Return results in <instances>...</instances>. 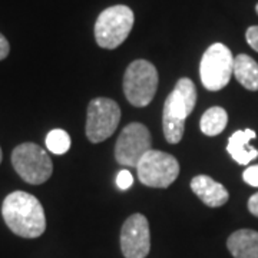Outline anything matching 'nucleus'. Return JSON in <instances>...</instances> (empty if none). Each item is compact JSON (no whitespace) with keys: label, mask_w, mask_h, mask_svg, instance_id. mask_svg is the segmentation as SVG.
Returning <instances> with one entry per match:
<instances>
[{"label":"nucleus","mask_w":258,"mask_h":258,"mask_svg":"<svg viewBox=\"0 0 258 258\" xmlns=\"http://www.w3.org/2000/svg\"><path fill=\"white\" fill-rule=\"evenodd\" d=\"M2 215L10 231L22 238H37L46 230L42 204L35 195L25 191H15L5 198Z\"/></svg>","instance_id":"nucleus-1"},{"label":"nucleus","mask_w":258,"mask_h":258,"mask_svg":"<svg viewBox=\"0 0 258 258\" xmlns=\"http://www.w3.org/2000/svg\"><path fill=\"white\" fill-rule=\"evenodd\" d=\"M197 103V88L191 79L182 78L176 82L174 91L168 95L164 105L162 129L169 144H178L185 131V119Z\"/></svg>","instance_id":"nucleus-2"},{"label":"nucleus","mask_w":258,"mask_h":258,"mask_svg":"<svg viewBox=\"0 0 258 258\" xmlns=\"http://www.w3.org/2000/svg\"><path fill=\"white\" fill-rule=\"evenodd\" d=\"M135 15L125 5H116L105 9L96 19L95 39L103 49H116L120 46L134 28Z\"/></svg>","instance_id":"nucleus-3"},{"label":"nucleus","mask_w":258,"mask_h":258,"mask_svg":"<svg viewBox=\"0 0 258 258\" xmlns=\"http://www.w3.org/2000/svg\"><path fill=\"white\" fill-rule=\"evenodd\" d=\"M12 165L25 182L32 185L46 182L53 172L49 154L33 142L20 144L13 149Z\"/></svg>","instance_id":"nucleus-4"},{"label":"nucleus","mask_w":258,"mask_h":258,"mask_svg":"<svg viewBox=\"0 0 258 258\" xmlns=\"http://www.w3.org/2000/svg\"><path fill=\"white\" fill-rule=\"evenodd\" d=\"M158 88L157 68L145 59L134 60L123 76V92L131 105L144 108L149 105Z\"/></svg>","instance_id":"nucleus-5"},{"label":"nucleus","mask_w":258,"mask_h":258,"mask_svg":"<svg viewBox=\"0 0 258 258\" xmlns=\"http://www.w3.org/2000/svg\"><path fill=\"white\" fill-rule=\"evenodd\" d=\"M234 71V56L222 43H214L205 50L200 63V76L204 88L221 91L230 82Z\"/></svg>","instance_id":"nucleus-6"},{"label":"nucleus","mask_w":258,"mask_h":258,"mask_svg":"<svg viewBox=\"0 0 258 258\" xmlns=\"http://www.w3.org/2000/svg\"><path fill=\"white\" fill-rule=\"evenodd\" d=\"M139 181L151 188H168L179 175V164L175 157L151 149L137 165Z\"/></svg>","instance_id":"nucleus-7"},{"label":"nucleus","mask_w":258,"mask_h":258,"mask_svg":"<svg viewBox=\"0 0 258 258\" xmlns=\"http://www.w3.org/2000/svg\"><path fill=\"white\" fill-rule=\"evenodd\" d=\"M120 120L119 105L109 98H95L88 105L86 137L92 144H99L112 137Z\"/></svg>","instance_id":"nucleus-8"},{"label":"nucleus","mask_w":258,"mask_h":258,"mask_svg":"<svg viewBox=\"0 0 258 258\" xmlns=\"http://www.w3.org/2000/svg\"><path fill=\"white\" fill-rule=\"evenodd\" d=\"M152 138L145 125L139 122H132L122 129L119 138L115 145L116 162L123 166L137 168L139 161L151 151Z\"/></svg>","instance_id":"nucleus-9"},{"label":"nucleus","mask_w":258,"mask_h":258,"mask_svg":"<svg viewBox=\"0 0 258 258\" xmlns=\"http://www.w3.org/2000/svg\"><path fill=\"white\" fill-rule=\"evenodd\" d=\"M120 249L125 258H145L151 249V232L147 217L134 214L120 230Z\"/></svg>","instance_id":"nucleus-10"},{"label":"nucleus","mask_w":258,"mask_h":258,"mask_svg":"<svg viewBox=\"0 0 258 258\" xmlns=\"http://www.w3.org/2000/svg\"><path fill=\"white\" fill-rule=\"evenodd\" d=\"M191 189L205 205L211 208L222 207L230 198L227 188L208 175H197L192 178Z\"/></svg>","instance_id":"nucleus-11"},{"label":"nucleus","mask_w":258,"mask_h":258,"mask_svg":"<svg viewBox=\"0 0 258 258\" xmlns=\"http://www.w3.org/2000/svg\"><path fill=\"white\" fill-rule=\"evenodd\" d=\"M255 138H257V134L252 129L237 131L231 135L230 139H228L227 151L237 164L248 165L252 159L258 157L257 149L249 145V142Z\"/></svg>","instance_id":"nucleus-12"},{"label":"nucleus","mask_w":258,"mask_h":258,"mask_svg":"<svg viewBox=\"0 0 258 258\" xmlns=\"http://www.w3.org/2000/svg\"><path fill=\"white\" fill-rule=\"evenodd\" d=\"M227 247L234 258H258V232L254 230H238L232 232Z\"/></svg>","instance_id":"nucleus-13"},{"label":"nucleus","mask_w":258,"mask_h":258,"mask_svg":"<svg viewBox=\"0 0 258 258\" xmlns=\"http://www.w3.org/2000/svg\"><path fill=\"white\" fill-rule=\"evenodd\" d=\"M235 79L248 91H258V63L248 55L234 57V71Z\"/></svg>","instance_id":"nucleus-14"},{"label":"nucleus","mask_w":258,"mask_h":258,"mask_svg":"<svg viewBox=\"0 0 258 258\" xmlns=\"http://www.w3.org/2000/svg\"><path fill=\"white\" fill-rule=\"evenodd\" d=\"M228 123V113L221 106H212L201 116L200 126L207 137L220 135Z\"/></svg>","instance_id":"nucleus-15"},{"label":"nucleus","mask_w":258,"mask_h":258,"mask_svg":"<svg viewBox=\"0 0 258 258\" xmlns=\"http://www.w3.org/2000/svg\"><path fill=\"white\" fill-rule=\"evenodd\" d=\"M46 148L56 155H63L71 149V137L63 129H53L47 134Z\"/></svg>","instance_id":"nucleus-16"},{"label":"nucleus","mask_w":258,"mask_h":258,"mask_svg":"<svg viewBox=\"0 0 258 258\" xmlns=\"http://www.w3.org/2000/svg\"><path fill=\"white\" fill-rule=\"evenodd\" d=\"M134 184V176L132 174L126 171V169H122L118 172V175H116V185H118V188L122 189V191H126L129 189L131 186Z\"/></svg>","instance_id":"nucleus-17"},{"label":"nucleus","mask_w":258,"mask_h":258,"mask_svg":"<svg viewBox=\"0 0 258 258\" xmlns=\"http://www.w3.org/2000/svg\"><path fill=\"white\" fill-rule=\"evenodd\" d=\"M242 179H244V182H247L251 186L258 188V165L248 166L242 172Z\"/></svg>","instance_id":"nucleus-18"},{"label":"nucleus","mask_w":258,"mask_h":258,"mask_svg":"<svg viewBox=\"0 0 258 258\" xmlns=\"http://www.w3.org/2000/svg\"><path fill=\"white\" fill-rule=\"evenodd\" d=\"M245 39L248 42V45L255 52H258V26H251L247 29V33H245Z\"/></svg>","instance_id":"nucleus-19"},{"label":"nucleus","mask_w":258,"mask_h":258,"mask_svg":"<svg viewBox=\"0 0 258 258\" xmlns=\"http://www.w3.org/2000/svg\"><path fill=\"white\" fill-rule=\"evenodd\" d=\"M10 52V45L8 39L0 33V60L6 59Z\"/></svg>","instance_id":"nucleus-20"},{"label":"nucleus","mask_w":258,"mask_h":258,"mask_svg":"<svg viewBox=\"0 0 258 258\" xmlns=\"http://www.w3.org/2000/svg\"><path fill=\"white\" fill-rule=\"evenodd\" d=\"M248 211L258 218V192L252 194L248 200Z\"/></svg>","instance_id":"nucleus-21"},{"label":"nucleus","mask_w":258,"mask_h":258,"mask_svg":"<svg viewBox=\"0 0 258 258\" xmlns=\"http://www.w3.org/2000/svg\"><path fill=\"white\" fill-rule=\"evenodd\" d=\"M2 159H3V154H2V148H0V164H2Z\"/></svg>","instance_id":"nucleus-22"},{"label":"nucleus","mask_w":258,"mask_h":258,"mask_svg":"<svg viewBox=\"0 0 258 258\" xmlns=\"http://www.w3.org/2000/svg\"><path fill=\"white\" fill-rule=\"evenodd\" d=\"M255 10H257V13H258V3H257V6H255Z\"/></svg>","instance_id":"nucleus-23"}]
</instances>
